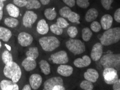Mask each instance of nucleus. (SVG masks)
Segmentation results:
<instances>
[{"instance_id": "obj_44", "label": "nucleus", "mask_w": 120, "mask_h": 90, "mask_svg": "<svg viewBox=\"0 0 120 90\" xmlns=\"http://www.w3.org/2000/svg\"><path fill=\"white\" fill-rule=\"evenodd\" d=\"M65 88L63 85H58L53 87L52 90H65Z\"/></svg>"}, {"instance_id": "obj_7", "label": "nucleus", "mask_w": 120, "mask_h": 90, "mask_svg": "<svg viewBox=\"0 0 120 90\" xmlns=\"http://www.w3.org/2000/svg\"><path fill=\"white\" fill-rule=\"evenodd\" d=\"M37 19V15L34 12L28 10L23 17V24L25 27L31 28Z\"/></svg>"}, {"instance_id": "obj_16", "label": "nucleus", "mask_w": 120, "mask_h": 90, "mask_svg": "<svg viewBox=\"0 0 120 90\" xmlns=\"http://www.w3.org/2000/svg\"><path fill=\"white\" fill-rule=\"evenodd\" d=\"M73 72V69L71 66L67 65L65 64H60L57 69V72L60 75L64 77L70 76Z\"/></svg>"}, {"instance_id": "obj_13", "label": "nucleus", "mask_w": 120, "mask_h": 90, "mask_svg": "<svg viewBox=\"0 0 120 90\" xmlns=\"http://www.w3.org/2000/svg\"><path fill=\"white\" fill-rule=\"evenodd\" d=\"M91 63V59L87 55H85L82 58H78L74 61V65L76 67L82 68L87 67Z\"/></svg>"}, {"instance_id": "obj_38", "label": "nucleus", "mask_w": 120, "mask_h": 90, "mask_svg": "<svg viewBox=\"0 0 120 90\" xmlns=\"http://www.w3.org/2000/svg\"><path fill=\"white\" fill-rule=\"evenodd\" d=\"M114 2V0H101V2L103 8L106 10H109L111 8V4Z\"/></svg>"}, {"instance_id": "obj_47", "label": "nucleus", "mask_w": 120, "mask_h": 90, "mask_svg": "<svg viewBox=\"0 0 120 90\" xmlns=\"http://www.w3.org/2000/svg\"><path fill=\"white\" fill-rule=\"evenodd\" d=\"M5 45L6 46V47H7V49H8L9 50H11V47H9V45H8L7 44H5Z\"/></svg>"}, {"instance_id": "obj_14", "label": "nucleus", "mask_w": 120, "mask_h": 90, "mask_svg": "<svg viewBox=\"0 0 120 90\" xmlns=\"http://www.w3.org/2000/svg\"><path fill=\"white\" fill-rule=\"evenodd\" d=\"M1 89L2 90H19V86L17 83L11 80L4 79L0 82Z\"/></svg>"}, {"instance_id": "obj_18", "label": "nucleus", "mask_w": 120, "mask_h": 90, "mask_svg": "<svg viewBox=\"0 0 120 90\" xmlns=\"http://www.w3.org/2000/svg\"><path fill=\"white\" fill-rule=\"evenodd\" d=\"M22 65L24 68L25 71L29 72V71L34 70L35 69L37 66V63H36V60L26 57L23 60L22 63Z\"/></svg>"}, {"instance_id": "obj_22", "label": "nucleus", "mask_w": 120, "mask_h": 90, "mask_svg": "<svg viewBox=\"0 0 120 90\" xmlns=\"http://www.w3.org/2000/svg\"><path fill=\"white\" fill-rule=\"evenodd\" d=\"M98 11L95 8H91L87 11L85 16V20L87 22H92L98 17Z\"/></svg>"}, {"instance_id": "obj_23", "label": "nucleus", "mask_w": 120, "mask_h": 90, "mask_svg": "<svg viewBox=\"0 0 120 90\" xmlns=\"http://www.w3.org/2000/svg\"><path fill=\"white\" fill-rule=\"evenodd\" d=\"M39 66L41 72L45 75H48L51 73L50 64L46 60H41L39 62Z\"/></svg>"}, {"instance_id": "obj_17", "label": "nucleus", "mask_w": 120, "mask_h": 90, "mask_svg": "<svg viewBox=\"0 0 120 90\" xmlns=\"http://www.w3.org/2000/svg\"><path fill=\"white\" fill-rule=\"evenodd\" d=\"M113 23L112 17L109 14H106L102 17L101 19V27L104 30H108L110 29Z\"/></svg>"}, {"instance_id": "obj_31", "label": "nucleus", "mask_w": 120, "mask_h": 90, "mask_svg": "<svg viewBox=\"0 0 120 90\" xmlns=\"http://www.w3.org/2000/svg\"><path fill=\"white\" fill-rule=\"evenodd\" d=\"M50 29L52 33L57 35H61L63 32V29L59 26H58L57 24H54L51 25Z\"/></svg>"}, {"instance_id": "obj_11", "label": "nucleus", "mask_w": 120, "mask_h": 90, "mask_svg": "<svg viewBox=\"0 0 120 90\" xmlns=\"http://www.w3.org/2000/svg\"><path fill=\"white\" fill-rule=\"evenodd\" d=\"M103 54V46L101 43H97L94 44L90 53L91 59L93 61H98L102 57Z\"/></svg>"}, {"instance_id": "obj_28", "label": "nucleus", "mask_w": 120, "mask_h": 90, "mask_svg": "<svg viewBox=\"0 0 120 90\" xmlns=\"http://www.w3.org/2000/svg\"><path fill=\"white\" fill-rule=\"evenodd\" d=\"M2 61L5 65L13 61L12 55L8 50H5L3 52L2 55Z\"/></svg>"}, {"instance_id": "obj_29", "label": "nucleus", "mask_w": 120, "mask_h": 90, "mask_svg": "<svg viewBox=\"0 0 120 90\" xmlns=\"http://www.w3.org/2000/svg\"><path fill=\"white\" fill-rule=\"evenodd\" d=\"M92 32L88 27H85L82 30V38L85 42L90 41L92 36Z\"/></svg>"}, {"instance_id": "obj_36", "label": "nucleus", "mask_w": 120, "mask_h": 90, "mask_svg": "<svg viewBox=\"0 0 120 90\" xmlns=\"http://www.w3.org/2000/svg\"><path fill=\"white\" fill-rule=\"evenodd\" d=\"M101 25L97 21H93L90 24V28L94 32H99L101 29Z\"/></svg>"}, {"instance_id": "obj_19", "label": "nucleus", "mask_w": 120, "mask_h": 90, "mask_svg": "<svg viewBox=\"0 0 120 90\" xmlns=\"http://www.w3.org/2000/svg\"><path fill=\"white\" fill-rule=\"evenodd\" d=\"M49 30V25L45 20L42 19L38 22L37 25V31L38 34L45 35L48 32Z\"/></svg>"}, {"instance_id": "obj_33", "label": "nucleus", "mask_w": 120, "mask_h": 90, "mask_svg": "<svg viewBox=\"0 0 120 90\" xmlns=\"http://www.w3.org/2000/svg\"><path fill=\"white\" fill-rule=\"evenodd\" d=\"M80 15L75 12H72L68 17V19L70 22L72 23H79V21L80 20Z\"/></svg>"}, {"instance_id": "obj_20", "label": "nucleus", "mask_w": 120, "mask_h": 90, "mask_svg": "<svg viewBox=\"0 0 120 90\" xmlns=\"http://www.w3.org/2000/svg\"><path fill=\"white\" fill-rule=\"evenodd\" d=\"M6 9L8 14L11 17L17 18L19 16V9L16 5L10 3L7 5Z\"/></svg>"}, {"instance_id": "obj_6", "label": "nucleus", "mask_w": 120, "mask_h": 90, "mask_svg": "<svg viewBox=\"0 0 120 90\" xmlns=\"http://www.w3.org/2000/svg\"><path fill=\"white\" fill-rule=\"evenodd\" d=\"M103 77L106 84L112 85L118 79L117 71L114 68H105L103 71Z\"/></svg>"}, {"instance_id": "obj_34", "label": "nucleus", "mask_w": 120, "mask_h": 90, "mask_svg": "<svg viewBox=\"0 0 120 90\" xmlns=\"http://www.w3.org/2000/svg\"><path fill=\"white\" fill-rule=\"evenodd\" d=\"M78 29L75 27H68V30H67V34H68V36L72 38L75 37L78 35Z\"/></svg>"}, {"instance_id": "obj_3", "label": "nucleus", "mask_w": 120, "mask_h": 90, "mask_svg": "<svg viewBox=\"0 0 120 90\" xmlns=\"http://www.w3.org/2000/svg\"><path fill=\"white\" fill-rule=\"evenodd\" d=\"M100 63L105 68H119L120 64V54H108L100 58Z\"/></svg>"}, {"instance_id": "obj_45", "label": "nucleus", "mask_w": 120, "mask_h": 90, "mask_svg": "<svg viewBox=\"0 0 120 90\" xmlns=\"http://www.w3.org/2000/svg\"><path fill=\"white\" fill-rule=\"evenodd\" d=\"M23 90H31L32 88L31 87L30 84H26L23 88Z\"/></svg>"}, {"instance_id": "obj_9", "label": "nucleus", "mask_w": 120, "mask_h": 90, "mask_svg": "<svg viewBox=\"0 0 120 90\" xmlns=\"http://www.w3.org/2000/svg\"><path fill=\"white\" fill-rule=\"evenodd\" d=\"M18 42L23 47H26L31 45L33 42L34 38L32 35L26 32L19 33L17 37Z\"/></svg>"}, {"instance_id": "obj_10", "label": "nucleus", "mask_w": 120, "mask_h": 90, "mask_svg": "<svg viewBox=\"0 0 120 90\" xmlns=\"http://www.w3.org/2000/svg\"><path fill=\"white\" fill-rule=\"evenodd\" d=\"M63 79L60 77H54L49 79L44 84V88L45 90H52L54 86L58 85H63Z\"/></svg>"}, {"instance_id": "obj_1", "label": "nucleus", "mask_w": 120, "mask_h": 90, "mask_svg": "<svg viewBox=\"0 0 120 90\" xmlns=\"http://www.w3.org/2000/svg\"><path fill=\"white\" fill-rule=\"evenodd\" d=\"M120 39V28L116 27L106 30L100 37L101 44L108 46L117 43Z\"/></svg>"}, {"instance_id": "obj_35", "label": "nucleus", "mask_w": 120, "mask_h": 90, "mask_svg": "<svg viewBox=\"0 0 120 90\" xmlns=\"http://www.w3.org/2000/svg\"><path fill=\"white\" fill-rule=\"evenodd\" d=\"M57 24L62 29L66 28L68 26L69 24L66 20L63 17H59L57 19Z\"/></svg>"}, {"instance_id": "obj_21", "label": "nucleus", "mask_w": 120, "mask_h": 90, "mask_svg": "<svg viewBox=\"0 0 120 90\" xmlns=\"http://www.w3.org/2000/svg\"><path fill=\"white\" fill-rule=\"evenodd\" d=\"M12 36L11 31L6 27H0V39L3 42H8Z\"/></svg>"}, {"instance_id": "obj_32", "label": "nucleus", "mask_w": 120, "mask_h": 90, "mask_svg": "<svg viewBox=\"0 0 120 90\" xmlns=\"http://www.w3.org/2000/svg\"><path fill=\"white\" fill-rule=\"evenodd\" d=\"M72 11L68 7H64L59 10V14L64 18H68Z\"/></svg>"}, {"instance_id": "obj_48", "label": "nucleus", "mask_w": 120, "mask_h": 90, "mask_svg": "<svg viewBox=\"0 0 120 90\" xmlns=\"http://www.w3.org/2000/svg\"><path fill=\"white\" fill-rule=\"evenodd\" d=\"M7 0H0V2H4L6 1Z\"/></svg>"}, {"instance_id": "obj_25", "label": "nucleus", "mask_w": 120, "mask_h": 90, "mask_svg": "<svg viewBox=\"0 0 120 90\" xmlns=\"http://www.w3.org/2000/svg\"><path fill=\"white\" fill-rule=\"evenodd\" d=\"M25 7L28 10L33 9H39L41 7V3L38 0H27Z\"/></svg>"}, {"instance_id": "obj_4", "label": "nucleus", "mask_w": 120, "mask_h": 90, "mask_svg": "<svg viewBox=\"0 0 120 90\" xmlns=\"http://www.w3.org/2000/svg\"><path fill=\"white\" fill-rule=\"evenodd\" d=\"M39 43L44 50L48 52L54 50L60 44V42L58 38L54 36L41 37L39 40Z\"/></svg>"}, {"instance_id": "obj_39", "label": "nucleus", "mask_w": 120, "mask_h": 90, "mask_svg": "<svg viewBox=\"0 0 120 90\" xmlns=\"http://www.w3.org/2000/svg\"><path fill=\"white\" fill-rule=\"evenodd\" d=\"M26 0H13L14 4L19 7H25L26 4Z\"/></svg>"}, {"instance_id": "obj_2", "label": "nucleus", "mask_w": 120, "mask_h": 90, "mask_svg": "<svg viewBox=\"0 0 120 90\" xmlns=\"http://www.w3.org/2000/svg\"><path fill=\"white\" fill-rule=\"evenodd\" d=\"M4 76L14 82L19 81L22 76V71L19 66L12 61L10 63L5 64L3 69Z\"/></svg>"}, {"instance_id": "obj_30", "label": "nucleus", "mask_w": 120, "mask_h": 90, "mask_svg": "<svg viewBox=\"0 0 120 90\" xmlns=\"http://www.w3.org/2000/svg\"><path fill=\"white\" fill-rule=\"evenodd\" d=\"M80 87L82 89L85 90H92L93 89L94 86L93 84V82L88 81V80H83L81 82L80 85Z\"/></svg>"}, {"instance_id": "obj_24", "label": "nucleus", "mask_w": 120, "mask_h": 90, "mask_svg": "<svg viewBox=\"0 0 120 90\" xmlns=\"http://www.w3.org/2000/svg\"><path fill=\"white\" fill-rule=\"evenodd\" d=\"M26 57L36 60L39 56L38 49L37 47H31L29 48V50L26 52Z\"/></svg>"}, {"instance_id": "obj_40", "label": "nucleus", "mask_w": 120, "mask_h": 90, "mask_svg": "<svg viewBox=\"0 0 120 90\" xmlns=\"http://www.w3.org/2000/svg\"><path fill=\"white\" fill-rule=\"evenodd\" d=\"M114 19L118 23L120 22V9L119 8L116 10L114 13Z\"/></svg>"}, {"instance_id": "obj_43", "label": "nucleus", "mask_w": 120, "mask_h": 90, "mask_svg": "<svg viewBox=\"0 0 120 90\" xmlns=\"http://www.w3.org/2000/svg\"><path fill=\"white\" fill-rule=\"evenodd\" d=\"M4 7V3L3 2H0V21L2 19L3 17V8Z\"/></svg>"}, {"instance_id": "obj_27", "label": "nucleus", "mask_w": 120, "mask_h": 90, "mask_svg": "<svg viewBox=\"0 0 120 90\" xmlns=\"http://www.w3.org/2000/svg\"><path fill=\"white\" fill-rule=\"evenodd\" d=\"M44 15L47 19L52 21L56 18L57 13L54 8H48L44 11Z\"/></svg>"}, {"instance_id": "obj_12", "label": "nucleus", "mask_w": 120, "mask_h": 90, "mask_svg": "<svg viewBox=\"0 0 120 90\" xmlns=\"http://www.w3.org/2000/svg\"><path fill=\"white\" fill-rule=\"evenodd\" d=\"M29 83L32 89H38L42 83V77L38 74L34 73L32 74L29 78Z\"/></svg>"}, {"instance_id": "obj_46", "label": "nucleus", "mask_w": 120, "mask_h": 90, "mask_svg": "<svg viewBox=\"0 0 120 90\" xmlns=\"http://www.w3.org/2000/svg\"><path fill=\"white\" fill-rule=\"evenodd\" d=\"M41 3L43 5H47L50 3V0H40Z\"/></svg>"}, {"instance_id": "obj_37", "label": "nucleus", "mask_w": 120, "mask_h": 90, "mask_svg": "<svg viewBox=\"0 0 120 90\" xmlns=\"http://www.w3.org/2000/svg\"><path fill=\"white\" fill-rule=\"evenodd\" d=\"M76 3L78 6L82 8H88L90 4L89 0H77Z\"/></svg>"}, {"instance_id": "obj_8", "label": "nucleus", "mask_w": 120, "mask_h": 90, "mask_svg": "<svg viewBox=\"0 0 120 90\" xmlns=\"http://www.w3.org/2000/svg\"><path fill=\"white\" fill-rule=\"evenodd\" d=\"M53 63L56 64H65L68 63V57L66 51H60L51 56Z\"/></svg>"}, {"instance_id": "obj_41", "label": "nucleus", "mask_w": 120, "mask_h": 90, "mask_svg": "<svg viewBox=\"0 0 120 90\" xmlns=\"http://www.w3.org/2000/svg\"><path fill=\"white\" fill-rule=\"evenodd\" d=\"M64 2L68 5L70 7H74L75 4V0H63Z\"/></svg>"}, {"instance_id": "obj_42", "label": "nucleus", "mask_w": 120, "mask_h": 90, "mask_svg": "<svg viewBox=\"0 0 120 90\" xmlns=\"http://www.w3.org/2000/svg\"><path fill=\"white\" fill-rule=\"evenodd\" d=\"M112 89L114 90H120V80L118 79L112 84Z\"/></svg>"}, {"instance_id": "obj_15", "label": "nucleus", "mask_w": 120, "mask_h": 90, "mask_svg": "<svg viewBox=\"0 0 120 90\" xmlns=\"http://www.w3.org/2000/svg\"><path fill=\"white\" fill-rule=\"evenodd\" d=\"M99 74L97 71L93 69H88L84 73V78L90 82H95L99 78Z\"/></svg>"}, {"instance_id": "obj_5", "label": "nucleus", "mask_w": 120, "mask_h": 90, "mask_svg": "<svg viewBox=\"0 0 120 90\" xmlns=\"http://www.w3.org/2000/svg\"><path fill=\"white\" fill-rule=\"evenodd\" d=\"M67 48L74 55H80L85 51L86 47L85 44L80 40L70 39L66 42Z\"/></svg>"}, {"instance_id": "obj_26", "label": "nucleus", "mask_w": 120, "mask_h": 90, "mask_svg": "<svg viewBox=\"0 0 120 90\" xmlns=\"http://www.w3.org/2000/svg\"><path fill=\"white\" fill-rule=\"evenodd\" d=\"M4 22L7 27H12V28L16 27L19 24V22L18 21V20L16 19V18L12 17L6 18L4 20Z\"/></svg>"}, {"instance_id": "obj_49", "label": "nucleus", "mask_w": 120, "mask_h": 90, "mask_svg": "<svg viewBox=\"0 0 120 90\" xmlns=\"http://www.w3.org/2000/svg\"><path fill=\"white\" fill-rule=\"evenodd\" d=\"M1 47H2V44H1V41H0V49L1 48Z\"/></svg>"}]
</instances>
